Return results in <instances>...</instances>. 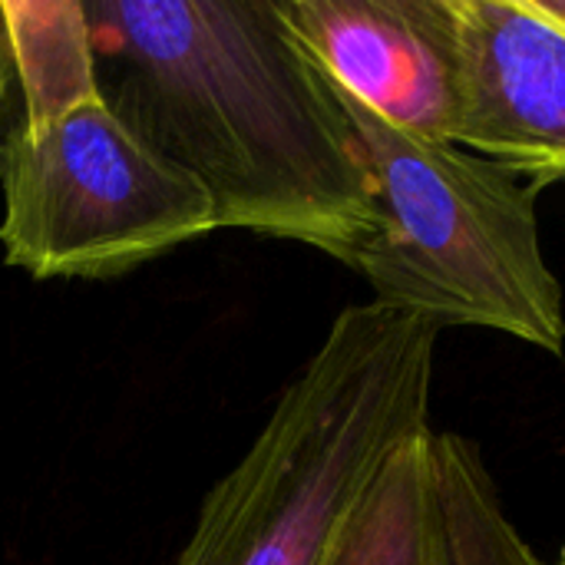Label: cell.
<instances>
[{
	"instance_id": "6da1fadb",
	"label": "cell",
	"mask_w": 565,
	"mask_h": 565,
	"mask_svg": "<svg viewBox=\"0 0 565 565\" xmlns=\"http://www.w3.org/2000/svg\"><path fill=\"white\" fill-rule=\"evenodd\" d=\"M106 106L195 179L218 228L311 245L344 265L371 189L334 83L278 0H86Z\"/></svg>"
},
{
	"instance_id": "7a4b0ae2",
	"label": "cell",
	"mask_w": 565,
	"mask_h": 565,
	"mask_svg": "<svg viewBox=\"0 0 565 565\" xmlns=\"http://www.w3.org/2000/svg\"><path fill=\"white\" fill-rule=\"evenodd\" d=\"M440 328L344 308L262 434L205 497L175 565H328L397 447L427 434Z\"/></svg>"
},
{
	"instance_id": "3957f363",
	"label": "cell",
	"mask_w": 565,
	"mask_h": 565,
	"mask_svg": "<svg viewBox=\"0 0 565 565\" xmlns=\"http://www.w3.org/2000/svg\"><path fill=\"white\" fill-rule=\"evenodd\" d=\"M338 96L371 189V235L348 265L371 285V301L440 331L483 328L563 354L565 295L536 215L543 185Z\"/></svg>"
},
{
	"instance_id": "277c9868",
	"label": "cell",
	"mask_w": 565,
	"mask_h": 565,
	"mask_svg": "<svg viewBox=\"0 0 565 565\" xmlns=\"http://www.w3.org/2000/svg\"><path fill=\"white\" fill-rule=\"evenodd\" d=\"M0 242L33 278H116L215 225L205 189L139 139L106 99L0 136Z\"/></svg>"
},
{
	"instance_id": "5b68a950",
	"label": "cell",
	"mask_w": 565,
	"mask_h": 565,
	"mask_svg": "<svg viewBox=\"0 0 565 565\" xmlns=\"http://www.w3.org/2000/svg\"><path fill=\"white\" fill-rule=\"evenodd\" d=\"M315 66L377 119L430 139L460 129V0H278Z\"/></svg>"
},
{
	"instance_id": "8992f818",
	"label": "cell",
	"mask_w": 565,
	"mask_h": 565,
	"mask_svg": "<svg viewBox=\"0 0 565 565\" xmlns=\"http://www.w3.org/2000/svg\"><path fill=\"white\" fill-rule=\"evenodd\" d=\"M457 142L543 189L565 179V30L533 0H460Z\"/></svg>"
},
{
	"instance_id": "52a82bcc",
	"label": "cell",
	"mask_w": 565,
	"mask_h": 565,
	"mask_svg": "<svg viewBox=\"0 0 565 565\" xmlns=\"http://www.w3.org/2000/svg\"><path fill=\"white\" fill-rule=\"evenodd\" d=\"M434 427L391 454L328 565H454L430 454Z\"/></svg>"
},
{
	"instance_id": "ba28073f",
	"label": "cell",
	"mask_w": 565,
	"mask_h": 565,
	"mask_svg": "<svg viewBox=\"0 0 565 565\" xmlns=\"http://www.w3.org/2000/svg\"><path fill=\"white\" fill-rule=\"evenodd\" d=\"M20 113L13 122L36 129L86 103L103 99L89 20L79 0H0Z\"/></svg>"
},
{
	"instance_id": "9c48e42d",
	"label": "cell",
	"mask_w": 565,
	"mask_h": 565,
	"mask_svg": "<svg viewBox=\"0 0 565 565\" xmlns=\"http://www.w3.org/2000/svg\"><path fill=\"white\" fill-rule=\"evenodd\" d=\"M434 480L454 565H546L510 520L480 447L454 430H434Z\"/></svg>"
},
{
	"instance_id": "30bf717a",
	"label": "cell",
	"mask_w": 565,
	"mask_h": 565,
	"mask_svg": "<svg viewBox=\"0 0 565 565\" xmlns=\"http://www.w3.org/2000/svg\"><path fill=\"white\" fill-rule=\"evenodd\" d=\"M10 89H13V63H10V43H7V30H3V17H0V136L7 129V103H10Z\"/></svg>"
},
{
	"instance_id": "8fae6325",
	"label": "cell",
	"mask_w": 565,
	"mask_h": 565,
	"mask_svg": "<svg viewBox=\"0 0 565 565\" xmlns=\"http://www.w3.org/2000/svg\"><path fill=\"white\" fill-rule=\"evenodd\" d=\"M533 3H536V10H540L546 20L559 23L565 30V0H533Z\"/></svg>"
},
{
	"instance_id": "7c38bea8",
	"label": "cell",
	"mask_w": 565,
	"mask_h": 565,
	"mask_svg": "<svg viewBox=\"0 0 565 565\" xmlns=\"http://www.w3.org/2000/svg\"><path fill=\"white\" fill-rule=\"evenodd\" d=\"M563 565H565V559H563Z\"/></svg>"
}]
</instances>
